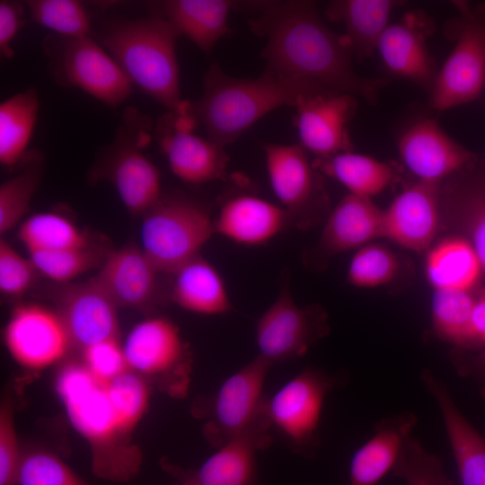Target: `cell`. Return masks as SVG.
<instances>
[{"label":"cell","instance_id":"1","mask_svg":"<svg viewBox=\"0 0 485 485\" xmlns=\"http://www.w3.org/2000/svg\"><path fill=\"white\" fill-rule=\"evenodd\" d=\"M250 24L255 34L265 38L263 57L266 69L273 73L360 97L372 104L387 83L355 72L345 38L323 23L313 2L271 3Z\"/></svg>","mask_w":485,"mask_h":485},{"label":"cell","instance_id":"2","mask_svg":"<svg viewBox=\"0 0 485 485\" xmlns=\"http://www.w3.org/2000/svg\"><path fill=\"white\" fill-rule=\"evenodd\" d=\"M108 381L96 377L84 363H68L57 375L56 391L72 426L90 444L94 474L128 481L138 472L141 454L129 443L135 428L115 404Z\"/></svg>","mask_w":485,"mask_h":485},{"label":"cell","instance_id":"3","mask_svg":"<svg viewBox=\"0 0 485 485\" xmlns=\"http://www.w3.org/2000/svg\"><path fill=\"white\" fill-rule=\"evenodd\" d=\"M324 89L328 90L267 69L256 78L234 77L214 64L205 75L203 94L190 102V110L207 138L225 147L268 113L283 106L295 108Z\"/></svg>","mask_w":485,"mask_h":485},{"label":"cell","instance_id":"4","mask_svg":"<svg viewBox=\"0 0 485 485\" xmlns=\"http://www.w3.org/2000/svg\"><path fill=\"white\" fill-rule=\"evenodd\" d=\"M178 37L163 16H149L114 22L99 39L131 84L172 111L184 101L176 52Z\"/></svg>","mask_w":485,"mask_h":485},{"label":"cell","instance_id":"5","mask_svg":"<svg viewBox=\"0 0 485 485\" xmlns=\"http://www.w3.org/2000/svg\"><path fill=\"white\" fill-rule=\"evenodd\" d=\"M143 216L140 247L159 273L172 275L215 234L214 219L184 197L162 196Z\"/></svg>","mask_w":485,"mask_h":485},{"label":"cell","instance_id":"6","mask_svg":"<svg viewBox=\"0 0 485 485\" xmlns=\"http://www.w3.org/2000/svg\"><path fill=\"white\" fill-rule=\"evenodd\" d=\"M149 130L146 118L136 110H127L97 169L98 177L111 181L124 207L135 216L145 215L162 198L160 172L143 153Z\"/></svg>","mask_w":485,"mask_h":485},{"label":"cell","instance_id":"7","mask_svg":"<svg viewBox=\"0 0 485 485\" xmlns=\"http://www.w3.org/2000/svg\"><path fill=\"white\" fill-rule=\"evenodd\" d=\"M54 78L76 87L99 101L117 107L131 94L133 85L101 44L92 36L66 38L51 35L44 40Z\"/></svg>","mask_w":485,"mask_h":485},{"label":"cell","instance_id":"8","mask_svg":"<svg viewBox=\"0 0 485 485\" xmlns=\"http://www.w3.org/2000/svg\"><path fill=\"white\" fill-rule=\"evenodd\" d=\"M455 43L430 88L431 106L439 111L476 100L485 79V6L454 2Z\"/></svg>","mask_w":485,"mask_h":485},{"label":"cell","instance_id":"9","mask_svg":"<svg viewBox=\"0 0 485 485\" xmlns=\"http://www.w3.org/2000/svg\"><path fill=\"white\" fill-rule=\"evenodd\" d=\"M335 384L336 378L328 373L305 368L267 398L265 410L271 429L304 457H313L320 446L322 408Z\"/></svg>","mask_w":485,"mask_h":485},{"label":"cell","instance_id":"10","mask_svg":"<svg viewBox=\"0 0 485 485\" xmlns=\"http://www.w3.org/2000/svg\"><path fill=\"white\" fill-rule=\"evenodd\" d=\"M329 331L327 314L318 305L299 306L294 300L287 273L275 301L256 322L258 356L270 364L295 360Z\"/></svg>","mask_w":485,"mask_h":485},{"label":"cell","instance_id":"11","mask_svg":"<svg viewBox=\"0 0 485 485\" xmlns=\"http://www.w3.org/2000/svg\"><path fill=\"white\" fill-rule=\"evenodd\" d=\"M272 364L258 356L227 377L208 398L204 433L215 448L249 428L264 411V385Z\"/></svg>","mask_w":485,"mask_h":485},{"label":"cell","instance_id":"12","mask_svg":"<svg viewBox=\"0 0 485 485\" xmlns=\"http://www.w3.org/2000/svg\"><path fill=\"white\" fill-rule=\"evenodd\" d=\"M270 187L291 225L306 229L316 223L326 207V196L317 170L299 145L263 146Z\"/></svg>","mask_w":485,"mask_h":485},{"label":"cell","instance_id":"13","mask_svg":"<svg viewBox=\"0 0 485 485\" xmlns=\"http://www.w3.org/2000/svg\"><path fill=\"white\" fill-rule=\"evenodd\" d=\"M122 347L131 370L158 377L171 394L185 392L190 355L180 329L171 320L154 317L139 322Z\"/></svg>","mask_w":485,"mask_h":485},{"label":"cell","instance_id":"14","mask_svg":"<svg viewBox=\"0 0 485 485\" xmlns=\"http://www.w3.org/2000/svg\"><path fill=\"white\" fill-rule=\"evenodd\" d=\"M198 121L184 101L159 124L158 140L172 172L189 184L225 180L228 156L224 147L194 133Z\"/></svg>","mask_w":485,"mask_h":485},{"label":"cell","instance_id":"15","mask_svg":"<svg viewBox=\"0 0 485 485\" xmlns=\"http://www.w3.org/2000/svg\"><path fill=\"white\" fill-rule=\"evenodd\" d=\"M357 105V97L325 89L304 98L295 107L299 145L316 159L352 150L347 126Z\"/></svg>","mask_w":485,"mask_h":485},{"label":"cell","instance_id":"16","mask_svg":"<svg viewBox=\"0 0 485 485\" xmlns=\"http://www.w3.org/2000/svg\"><path fill=\"white\" fill-rule=\"evenodd\" d=\"M4 340L13 359L31 369L57 363L72 345L58 313L34 304H21L13 310Z\"/></svg>","mask_w":485,"mask_h":485},{"label":"cell","instance_id":"17","mask_svg":"<svg viewBox=\"0 0 485 485\" xmlns=\"http://www.w3.org/2000/svg\"><path fill=\"white\" fill-rule=\"evenodd\" d=\"M398 152L417 181L440 184L446 177L469 169L477 155L454 140L432 119L410 124L398 139Z\"/></svg>","mask_w":485,"mask_h":485},{"label":"cell","instance_id":"18","mask_svg":"<svg viewBox=\"0 0 485 485\" xmlns=\"http://www.w3.org/2000/svg\"><path fill=\"white\" fill-rule=\"evenodd\" d=\"M56 292V312L72 345L84 350L98 342L118 338L117 306L93 278L63 284Z\"/></svg>","mask_w":485,"mask_h":485},{"label":"cell","instance_id":"19","mask_svg":"<svg viewBox=\"0 0 485 485\" xmlns=\"http://www.w3.org/2000/svg\"><path fill=\"white\" fill-rule=\"evenodd\" d=\"M440 184L416 181L384 210V238L407 250H428L440 226Z\"/></svg>","mask_w":485,"mask_h":485},{"label":"cell","instance_id":"20","mask_svg":"<svg viewBox=\"0 0 485 485\" xmlns=\"http://www.w3.org/2000/svg\"><path fill=\"white\" fill-rule=\"evenodd\" d=\"M271 430L264 410L249 428L217 448L190 481L202 485H257V453L270 445Z\"/></svg>","mask_w":485,"mask_h":485},{"label":"cell","instance_id":"21","mask_svg":"<svg viewBox=\"0 0 485 485\" xmlns=\"http://www.w3.org/2000/svg\"><path fill=\"white\" fill-rule=\"evenodd\" d=\"M426 24L421 15L406 14L387 26L376 51L391 75L431 88L437 70L428 48Z\"/></svg>","mask_w":485,"mask_h":485},{"label":"cell","instance_id":"22","mask_svg":"<svg viewBox=\"0 0 485 485\" xmlns=\"http://www.w3.org/2000/svg\"><path fill=\"white\" fill-rule=\"evenodd\" d=\"M384 238V210L372 198L348 193L331 211L314 251L319 260Z\"/></svg>","mask_w":485,"mask_h":485},{"label":"cell","instance_id":"23","mask_svg":"<svg viewBox=\"0 0 485 485\" xmlns=\"http://www.w3.org/2000/svg\"><path fill=\"white\" fill-rule=\"evenodd\" d=\"M420 380L439 408L463 485H485V439L455 404L447 386L432 371Z\"/></svg>","mask_w":485,"mask_h":485},{"label":"cell","instance_id":"24","mask_svg":"<svg viewBox=\"0 0 485 485\" xmlns=\"http://www.w3.org/2000/svg\"><path fill=\"white\" fill-rule=\"evenodd\" d=\"M291 223L280 205L251 194L226 199L214 219L215 234L244 246L262 245Z\"/></svg>","mask_w":485,"mask_h":485},{"label":"cell","instance_id":"25","mask_svg":"<svg viewBox=\"0 0 485 485\" xmlns=\"http://www.w3.org/2000/svg\"><path fill=\"white\" fill-rule=\"evenodd\" d=\"M141 247L129 242L110 251L93 279L117 307H143L154 297L157 274Z\"/></svg>","mask_w":485,"mask_h":485},{"label":"cell","instance_id":"26","mask_svg":"<svg viewBox=\"0 0 485 485\" xmlns=\"http://www.w3.org/2000/svg\"><path fill=\"white\" fill-rule=\"evenodd\" d=\"M417 421L415 414L405 411L377 422L373 436L351 458L349 485H377L388 472H392Z\"/></svg>","mask_w":485,"mask_h":485},{"label":"cell","instance_id":"27","mask_svg":"<svg viewBox=\"0 0 485 485\" xmlns=\"http://www.w3.org/2000/svg\"><path fill=\"white\" fill-rule=\"evenodd\" d=\"M172 275L170 296L181 308L201 315H221L234 310L222 275L200 255Z\"/></svg>","mask_w":485,"mask_h":485},{"label":"cell","instance_id":"28","mask_svg":"<svg viewBox=\"0 0 485 485\" xmlns=\"http://www.w3.org/2000/svg\"><path fill=\"white\" fill-rule=\"evenodd\" d=\"M234 4L229 0H169L162 4V10L179 36H185L208 55L230 32L228 20Z\"/></svg>","mask_w":485,"mask_h":485},{"label":"cell","instance_id":"29","mask_svg":"<svg viewBox=\"0 0 485 485\" xmlns=\"http://www.w3.org/2000/svg\"><path fill=\"white\" fill-rule=\"evenodd\" d=\"M401 2L393 0H340L331 2L327 14L344 25L345 38L352 54L370 57L387 28L392 10Z\"/></svg>","mask_w":485,"mask_h":485},{"label":"cell","instance_id":"30","mask_svg":"<svg viewBox=\"0 0 485 485\" xmlns=\"http://www.w3.org/2000/svg\"><path fill=\"white\" fill-rule=\"evenodd\" d=\"M481 263L472 245L463 236L447 237L428 250L425 270L435 289L470 291L478 282Z\"/></svg>","mask_w":485,"mask_h":485},{"label":"cell","instance_id":"31","mask_svg":"<svg viewBox=\"0 0 485 485\" xmlns=\"http://www.w3.org/2000/svg\"><path fill=\"white\" fill-rule=\"evenodd\" d=\"M318 172L342 184L349 194L372 198L394 180V168L388 163L352 150L313 163Z\"/></svg>","mask_w":485,"mask_h":485},{"label":"cell","instance_id":"32","mask_svg":"<svg viewBox=\"0 0 485 485\" xmlns=\"http://www.w3.org/2000/svg\"><path fill=\"white\" fill-rule=\"evenodd\" d=\"M40 110L35 89L17 93L0 104V163L17 166L27 158Z\"/></svg>","mask_w":485,"mask_h":485},{"label":"cell","instance_id":"33","mask_svg":"<svg viewBox=\"0 0 485 485\" xmlns=\"http://www.w3.org/2000/svg\"><path fill=\"white\" fill-rule=\"evenodd\" d=\"M475 301L470 291L435 289L431 318L436 336L459 348H474L471 318Z\"/></svg>","mask_w":485,"mask_h":485},{"label":"cell","instance_id":"34","mask_svg":"<svg viewBox=\"0 0 485 485\" xmlns=\"http://www.w3.org/2000/svg\"><path fill=\"white\" fill-rule=\"evenodd\" d=\"M17 236L28 251L89 247L85 234L67 218L56 213H39L26 218Z\"/></svg>","mask_w":485,"mask_h":485},{"label":"cell","instance_id":"35","mask_svg":"<svg viewBox=\"0 0 485 485\" xmlns=\"http://www.w3.org/2000/svg\"><path fill=\"white\" fill-rule=\"evenodd\" d=\"M451 198L454 219L485 270V176H469Z\"/></svg>","mask_w":485,"mask_h":485},{"label":"cell","instance_id":"36","mask_svg":"<svg viewBox=\"0 0 485 485\" xmlns=\"http://www.w3.org/2000/svg\"><path fill=\"white\" fill-rule=\"evenodd\" d=\"M25 5L31 20L66 38L91 36V18L84 5L76 0H29Z\"/></svg>","mask_w":485,"mask_h":485},{"label":"cell","instance_id":"37","mask_svg":"<svg viewBox=\"0 0 485 485\" xmlns=\"http://www.w3.org/2000/svg\"><path fill=\"white\" fill-rule=\"evenodd\" d=\"M399 269L395 253L384 244L370 242L357 249L347 271L349 285L371 288L391 282Z\"/></svg>","mask_w":485,"mask_h":485},{"label":"cell","instance_id":"38","mask_svg":"<svg viewBox=\"0 0 485 485\" xmlns=\"http://www.w3.org/2000/svg\"><path fill=\"white\" fill-rule=\"evenodd\" d=\"M392 472L406 485H454L445 474L440 458L412 436L405 441Z\"/></svg>","mask_w":485,"mask_h":485},{"label":"cell","instance_id":"39","mask_svg":"<svg viewBox=\"0 0 485 485\" xmlns=\"http://www.w3.org/2000/svg\"><path fill=\"white\" fill-rule=\"evenodd\" d=\"M40 167L32 163L0 185V234L4 235L29 212L40 184Z\"/></svg>","mask_w":485,"mask_h":485},{"label":"cell","instance_id":"40","mask_svg":"<svg viewBox=\"0 0 485 485\" xmlns=\"http://www.w3.org/2000/svg\"><path fill=\"white\" fill-rule=\"evenodd\" d=\"M28 253L39 272L61 284L70 282L101 262L100 256L89 247L59 251H29Z\"/></svg>","mask_w":485,"mask_h":485},{"label":"cell","instance_id":"41","mask_svg":"<svg viewBox=\"0 0 485 485\" xmlns=\"http://www.w3.org/2000/svg\"><path fill=\"white\" fill-rule=\"evenodd\" d=\"M18 485H91L57 455L44 451L23 454Z\"/></svg>","mask_w":485,"mask_h":485},{"label":"cell","instance_id":"42","mask_svg":"<svg viewBox=\"0 0 485 485\" xmlns=\"http://www.w3.org/2000/svg\"><path fill=\"white\" fill-rule=\"evenodd\" d=\"M38 269L4 239L0 241V291L7 296H21L34 285Z\"/></svg>","mask_w":485,"mask_h":485},{"label":"cell","instance_id":"43","mask_svg":"<svg viewBox=\"0 0 485 485\" xmlns=\"http://www.w3.org/2000/svg\"><path fill=\"white\" fill-rule=\"evenodd\" d=\"M82 351L84 364L100 379L111 380L131 370L118 338L98 342Z\"/></svg>","mask_w":485,"mask_h":485},{"label":"cell","instance_id":"44","mask_svg":"<svg viewBox=\"0 0 485 485\" xmlns=\"http://www.w3.org/2000/svg\"><path fill=\"white\" fill-rule=\"evenodd\" d=\"M22 457L13 410L4 403L0 411V485H18Z\"/></svg>","mask_w":485,"mask_h":485},{"label":"cell","instance_id":"45","mask_svg":"<svg viewBox=\"0 0 485 485\" xmlns=\"http://www.w3.org/2000/svg\"><path fill=\"white\" fill-rule=\"evenodd\" d=\"M25 6L16 1H0V53L5 58L14 54L12 42L24 23Z\"/></svg>","mask_w":485,"mask_h":485},{"label":"cell","instance_id":"46","mask_svg":"<svg viewBox=\"0 0 485 485\" xmlns=\"http://www.w3.org/2000/svg\"><path fill=\"white\" fill-rule=\"evenodd\" d=\"M453 363L459 374L476 377L481 382V391L485 395V348L474 356H454Z\"/></svg>","mask_w":485,"mask_h":485},{"label":"cell","instance_id":"47","mask_svg":"<svg viewBox=\"0 0 485 485\" xmlns=\"http://www.w3.org/2000/svg\"><path fill=\"white\" fill-rule=\"evenodd\" d=\"M474 348L485 346V291L476 298L471 318Z\"/></svg>","mask_w":485,"mask_h":485},{"label":"cell","instance_id":"48","mask_svg":"<svg viewBox=\"0 0 485 485\" xmlns=\"http://www.w3.org/2000/svg\"><path fill=\"white\" fill-rule=\"evenodd\" d=\"M184 485H202V484H200V483H198V482H196V481H190H190H189L186 484H184Z\"/></svg>","mask_w":485,"mask_h":485},{"label":"cell","instance_id":"49","mask_svg":"<svg viewBox=\"0 0 485 485\" xmlns=\"http://www.w3.org/2000/svg\"><path fill=\"white\" fill-rule=\"evenodd\" d=\"M484 89H485V79H484Z\"/></svg>","mask_w":485,"mask_h":485}]
</instances>
